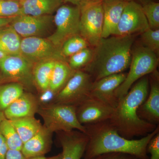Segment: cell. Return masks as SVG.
Listing matches in <instances>:
<instances>
[{"label": "cell", "mask_w": 159, "mask_h": 159, "mask_svg": "<svg viewBox=\"0 0 159 159\" xmlns=\"http://www.w3.org/2000/svg\"><path fill=\"white\" fill-rule=\"evenodd\" d=\"M21 15L19 2L0 0V17H15Z\"/></svg>", "instance_id": "4dcf8cb0"}, {"label": "cell", "mask_w": 159, "mask_h": 159, "mask_svg": "<svg viewBox=\"0 0 159 159\" xmlns=\"http://www.w3.org/2000/svg\"><path fill=\"white\" fill-rule=\"evenodd\" d=\"M62 159V154L60 153L57 155L54 156L48 157L47 159Z\"/></svg>", "instance_id": "74e56055"}, {"label": "cell", "mask_w": 159, "mask_h": 159, "mask_svg": "<svg viewBox=\"0 0 159 159\" xmlns=\"http://www.w3.org/2000/svg\"><path fill=\"white\" fill-rule=\"evenodd\" d=\"M127 73L113 74L93 82L90 96L99 99L115 108L118 99L115 91L125 80Z\"/></svg>", "instance_id": "5bb4252c"}, {"label": "cell", "mask_w": 159, "mask_h": 159, "mask_svg": "<svg viewBox=\"0 0 159 159\" xmlns=\"http://www.w3.org/2000/svg\"><path fill=\"white\" fill-rule=\"evenodd\" d=\"M39 106L38 98L31 92L25 91L3 112L6 119L10 120L34 117Z\"/></svg>", "instance_id": "e0dca14e"}, {"label": "cell", "mask_w": 159, "mask_h": 159, "mask_svg": "<svg viewBox=\"0 0 159 159\" xmlns=\"http://www.w3.org/2000/svg\"><path fill=\"white\" fill-rule=\"evenodd\" d=\"M10 121L17 131L23 144L35 135L43 127L39 120L34 116L25 117Z\"/></svg>", "instance_id": "cb8c5ba5"}, {"label": "cell", "mask_w": 159, "mask_h": 159, "mask_svg": "<svg viewBox=\"0 0 159 159\" xmlns=\"http://www.w3.org/2000/svg\"><path fill=\"white\" fill-rule=\"evenodd\" d=\"M84 125L89 138L83 159H91L106 153L120 152L134 156L139 159H149L147 146L159 132V125L152 132L139 139L123 138L109 120Z\"/></svg>", "instance_id": "6da1fadb"}, {"label": "cell", "mask_w": 159, "mask_h": 159, "mask_svg": "<svg viewBox=\"0 0 159 159\" xmlns=\"http://www.w3.org/2000/svg\"><path fill=\"white\" fill-rule=\"evenodd\" d=\"M22 15H50L62 5L64 0H20Z\"/></svg>", "instance_id": "ffe728a7"}, {"label": "cell", "mask_w": 159, "mask_h": 159, "mask_svg": "<svg viewBox=\"0 0 159 159\" xmlns=\"http://www.w3.org/2000/svg\"><path fill=\"white\" fill-rule=\"evenodd\" d=\"M142 6L150 29L153 30L159 29V3L148 1L145 2Z\"/></svg>", "instance_id": "f1b7e54d"}, {"label": "cell", "mask_w": 159, "mask_h": 159, "mask_svg": "<svg viewBox=\"0 0 159 159\" xmlns=\"http://www.w3.org/2000/svg\"><path fill=\"white\" fill-rule=\"evenodd\" d=\"M14 18L0 17V29L10 25Z\"/></svg>", "instance_id": "d590c367"}, {"label": "cell", "mask_w": 159, "mask_h": 159, "mask_svg": "<svg viewBox=\"0 0 159 159\" xmlns=\"http://www.w3.org/2000/svg\"><path fill=\"white\" fill-rule=\"evenodd\" d=\"M0 133L5 139L9 149L21 150L22 141L10 120L6 118L2 122Z\"/></svg>", "instance_id": "484cf974"}, {"label": "cell", "mask_w": 159, "mask_h": 159, "mask_svg": "<svg viewBox=\"0 0 159 159\" xmlns=\"http://www.w3.org/2000/svg\"><path fill=\"white\" fill-rule=\"evenodd\" d=\"M33 66L34 64L20 55H7L0 60V83H16L25 90H33L35 87Z\"/></svg>", "instance_id": "8992f818"}, {"label": "cell", "mask_w": 159, "mask_h": 159, "mask_svg": "<svg viewBox=\"0 0 159 159\" xmlns=\"http://www.w3.org/2000/svg\"><path fill=\"white\" fill-rule=\"evenodd\" d=\"M6 159H26L21 150L9 149L6 154Z\"/></svg>", "instance_id": "836d02e7"}, {"label": "cell", "mask_w": 159, "mask_h": 159, "mask_svg": "<svg viewBox=\"0 0 159 159\" xmlns=\"http://www.w3.org/2000/svg\"><path fill=\"white\" fill-rule=\"evenodd\" d=\"M91 159H139L131 155L120 152H110L99 155Z\"/></svg>", "instance_id": "d6a6232c"}, {"label": "cell", "mask_w": 159, "mask_h": 159, "mask_svg": "<svg viewBox=\"0 0 159 159\" xmlns=\"http://www.w3.org/2000/svg\"><path fill=\"white\" fill-rule=\"evenodd\" d=\"M20 55L33 64L48 60H63L60 48L48 38L41 37L23 38L21 42Z\"/></svg>", "instance_id": "30bf717a"}, {"label": "cell", "mask_w": 159, "mask_h": 159, "mask_svg": "<svg viewBox=\"0 0 159 159\" xmlns=\"http://www.w3.org/2000/svg\"><path fill=\"white\" fill-rule=\"evenodd\" d=\"M128 2L124 0L102 1L103 23L102 38L115 35L122 12Z\"/></svg>", "instance_id": "ac0fdd59"}, {"label": "cell", "mask_w": 159, "mask_h": 159, "mask_svg": "<svg viewBox=\"0 0 159 159\" xmlns=\"http://www.w3.org/2000/svg\"><path fill=\"white\" fill-rule=\"evenodd\" d=\"M25 90L18 83H0V111H4Z\"/></svg>", "instance_id": "d4e9b609"}, {"label": "cell", "mask_w": 159, "mask_h": 159, "mask_svg": "<svg viewBox=\"0 0 159 159\" xmlns=\"http://www.w3.org/2000/svg\"><path fill=\"white\" fill-rule=\"evenodd\" d=\"M140 34L142 45L149 49L158 56L159 29L153 30L149 28Z\"/></svg>", "instance_id": "f546056e"}, {"label": "cell", "mask_w": 159, "mask_h": 159, "mask_svg": "<svg viewBox=\"0 0 159 159\" xmlns=\"http://www.w3.org/2000/svg\"><path fill=\"white\" fill-rule=\"evenodd\" d=\"M56 61L48 60L34 65L33 79L35 87L39 93L49 89L51 74Z\"/></svg>", "instance_id": "603a6c76"}, {"label": "cell", "mask_w": 159, "mask_h": 159, "mask_svg": "<svg viewBox=\"0 0 159 159\" xmlns=\"http://www.w3.org/2000/svg\"><path fill=\"white\" fill-rule=\"evenodd\" d=\"M149 28L142 5L135 1H130L124 8L115 35L125 36L141 34Z\"/></svg>", "instance_id": "8fae6325"}, {"label": "cell", "mask_w": 159, "mask_h": 159, "mask_svg": "<svg viewBox=\"0 0 159 159\" xmlns=\"http://www.w3.org/2000/svg\"><path fill=\"white\" fill-rule=\"evenodd\" d=\"M158 61V56L142 45L132 50L129 71L124 81L115 91L117 99L125 96L139 79L156 71Z\"/></svg>", "instance_id": "5b68a950"}, {"label": "cell", "mask_w": 159, "mask_h": 159, "mask_svg": "<svg viewBox=\"0 0 159 159\" xmlns=\"http://www.w3.org/2000/svg\"><path fill=\"white\" fill-rule=\"evenodd\" d=\"M5 119H6V117L5 116L4 112H3V111H0V125H1L2 122L3 120Z\"/></svg>", "instance_id": "f35d334b"}, {"label": "cell", "mask_w": 159, "mask_h": 159, "mask_svg": "<svg viewBox=\"0 0 159 159\" xmlns=\"http://www.w3.org/2000/svg\"><path fill=\"white\" fill-rule=\"evenodd\" d=\"M148 75L135 83L125 96L119 98L109 120L120 135L128 139L147 135L158 125L140 119L138 109L148 96L149 91Z\"/></svg>", "instance_id": "7a4b0ae2"}, {"label": "cell", "mask_w": 159, "mask_h": 159, "mask_svg": "<svg viewBox=\"0 0 159 159\" xmlns=\"http://www.w3.org/2000/svg\"><path fill=\"white\" fill-rule=\"evenodd\" d=\"M52 135L43 126L35 135L24 143L21 151L26 159L45 157L51 150Z\"/></svg>", "instance_id": "d6986e66"}, {"label": "cell", "mask_w": 159, "mask_h": 159, "mask_svg": "<svg viewBox=\"0 0 159 159\" xmlns=\"http://www.w3.org/2000/svg\"><path fill=\"white\" fill-rule=\"evenodd\" d=\"M147 152L150 154L149 159H159V132L155 135L148 143Z\"/></svg>", "instance_id": "1f68e13d"}, {"label": "cell", "mask_w": 159, "mask_h": 159, "mask_svg": "<svg viewBox=\"0 0 159 159\" xmlns=\"http://www.w3.org/2000/svg\"><path fill=\"white\" fill-rule=\"evenodd\" d=\"M53 17L56 30L48 38L59 48L66 40L80 34V8L79 6L61 5Z\"/></svg>", "instance_id": "ba28073f"}, {"label": "cell", "mask_w": 159, "mask_h": 159, "mask_svg": "<svg viewBox=\"0 0 159 159\" xmlns=\"http://www.w3.org/2000/svg\"><path fill=\"white\" fill-rule=\"evenodd\" d=\"M74 72L67 61L56 60L51 74L49 89L57 95L66 84Z\"/></svg>", "instance_id": "44dd1931"}, {"label": "cell", "mask_w": 159, "mask_h": 159, "mask_svg": "<svg viewBox=\"0 0 159 159\" xmlns=\"http://www.w3.org/2000/svg\"><path fill=\"white\" fill-rule=\"evenodd\" d=\"M6 56H7L6 54H5V53L0 51V60L2 59L3 58L6 57Z\"/></svg>", "instance_id": "ab89813d"}, {"label": "cell", "mask_w": 159, "mask_h": 159, "mask_svg": "<svg viewBox=\"0 0 159 159\" xmlns=\"http://www.w3.org/2000/svg\"><path fill=\"white\" fill-rule=\"evenodd\" d=\"M21 39L10 25L0 29V51L7 55H20Z\"/></svg>", "instance_id": "7402d4cb"}, {"label": "cell", "mask_w": 159, "mask_h": 159, "mask_svg": "<svg viewBox=\"0 0 159 159\" xmlns=\"http://www.w3.org/2000/svg\"><path fill=\"white\" fill-rule=\"evenodd\" d=\"M48 157H36L30 158L27 159H47Z\"/></svg>", "instance_id": "60d3db41"}, {"label": "cell", "mask_w": 159, "mask_h": 159, "mask_svg": "<svg viewBox=\"0 0 159 159\" xmlns=\"http://www.w3.org/2000/svg\"><path fill=\"white\" fill-rule=\"evenodd\" d=\"M4 1H17V2H20V0H4Z\"/></svg>", "instance_id": "7bdbcfd3"}, {"label": "cell", "mask_w": 159, "mask_h": 159, "mask_svg": "<svg viewBox=\"0 0 159 159\" xmlns=\"http://www.w3.org/2000/svg\"><path fill=\"white\" fill-rule=\"evenodd\" d=\"M114 107L99 99L90 96L76 107L78 121L83 125L109 120Z\"/></svg>", "instance_id": "7c38bea8"}, {"label": "cell", "mask_w": 159, "mask_h": 159, "mask_svg": "<svg viewBox=\"0 0 159 159\" xmlns=\"http://www.w3.org/2000/svg\"><path fill=\"white\" fill-rule=\"evenodd\" d=\"M149 93L137 111L140 119L158 125L159 122V79L157 70L151 74Z\"/></svg>", "instance_id": "2e32d148"}, {"label": "cell", "mask_w": 159, "mask_h": 159, "mask_svg": "<svg viewBox=\"0 0 159 159\" xmlns=\"http://www.w3.org/2000/svg\"><path fill=\"white\" fill-rule=\"evenodd\" d=\"M37 114L43 121V126L52 133L77 130L86 133L84 125L80 123L73 106L52 102L40 105Z\"/></svg>", "instance_id": "277c9868"}, {"label": "cell", "mask_w": 159, "mask_h": 159, "mask_svg": "<svg viewBox=\"0 0 159 159\" xmlns=\"http://www.w3.org/2000/svg\"><path fill=\"white\" fill-rule=\"evenodd\" d=\"M98 1H103L104 0H98ZM124 1H127V2H130V1H134V0H124Z\"/></svg>", "instance_id": "b9f144b4"}, {"label": "cell", "mask_w": 159, "mask_h": 159, "mask_svg": "<svg viewBox=\"0 0 159 159\" xmlns=\"http://www.w3.org/2000/svg\"><path fill=\"white\" fill-rule=\"evenodd\" d=\"M91 47L86 40L80 34L72 36L63 43L61 51L63 57L67 60L73 54L83 49Z\"/></svg>", "instance_id": "4316f807"}, {"label": "cell", "mask_w": 159, "mask_h": 159, "mask_svg": "<svg viewBox=\"0 0 159 159\" xmlns=\"http://www.w3.org/2000/svg\"><path fill=\"white\" fill-rule=\"evenodd\" d=\"M135 35H112L101 38L93 48V58L82 70L93 81L113 74L123 73L129 67Z\"/></svg>", "instance_id": "3957f363"}, {"label": "cell", "mask_w": 159, "mask_h": 159, "mask_svg": "<svg viewBox=\"0 0 159 159\" xmlns=\"http://www.w3.org/2000/svg\"><path fill=\"white\" fill-rule=\"evenodd\" d=\"M9 150L5 139L0 133V159H6V154Z\"/></svg>", "instance_id": "e575fe53"}, {"label": "cell", "mask_w": 159, "mask_h": 159, "mask_svg": "<svg viewBox=\"0 0 159 159\" xmlns=\"http://www.w3.org/2000/svg\"><path fill=\"white\" fill-rule=\"evenodd\" d=\"M93 82L86 72L82 70L75 71L63 88L55 96L54 102L77 107L90 97Z\"/></svg>", "instance_id": "9c48e42d"}, {"label": "cell", "mask_w": 159, "mask_h": 159, "mask_svg": "<svg viewBox=\"0 0 159 159\" xmlns=\"http://www.w3.org/2000/svg\"><path fill=\"white\" fill-rule=\"evenodd\" d=\"M86 0H64V2L70 3L74 6H80Z\"/></svg>", "instance_id": "8d00e7d4"}, {"label": "cell", "mask_w": 159, "mask_h": 159, "mask_svg": "<svg viewBox=\"0 0 159 159\" xmlns=\"http://www.w3.org/2000/svg\"><path fill=\"white\" fill-rule=\"evenodd\" d=\"M93 54V48H86L69 57L68 63L73 70H82L90 62Z\"/></svg>", "instance_id": "83f0119b"}, {"label": "cell", "mask_w": 159, "mask_h": 159, "mask_svg": "<svg viewBox=\"0 0 159 159\" xmlns=\"http://www.w3.org/2000/svg\"><path fill=\"white\" fill-rule=\"evenodd\" d=\"M57 138L62 148V159H81L89 141L87 135L77 130L57 132Z\"/></svg>", "instance_id": "9a60e30c"}, {"label": "cell", "mask_w": 159, "mask_h": 159, "mask_svg": "<svg viewBox=\"0 0 159 159\" xmlns=\"http://www.w3.org/2000/svg\"><path fill=\"white\" fill-rule=\"evenodd\" d=\"M53 16L50 15L33 16L21 15L15 17L10 25L20 37H40L51 27Z\"/></svg>", "instance_id": "4fadbf2b"}, {"label": "cell", "mask_w": 159, "mask_h": 159, "mask_svg": "<svg viewBox=\"0 0 159 159\" xmlns=\"http://www.w3.org/2000/svg\"><path fill=\"white\" fill-rule=\"evenodd\" d=\"M80 8V34L92 48L102 38L103 23L102 1L86 0Z\"/></svg>", "instance_id": "52a82bcc"}]
</instances>
